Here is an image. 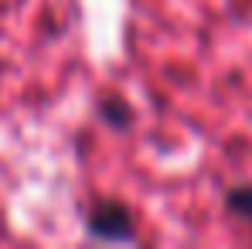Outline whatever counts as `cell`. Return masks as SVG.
Here are the masks:
<instances>
[{"instance_id":"obj_1","label":"cell","mask_w":252,"mask_h":249,"mask_svg":"<svg viewBox=\"0 0 252 249\" xmlns=\"http://www.w3.org/2000/svg\"><path fill=\"white\" fill-rule=\"evenodd\" d=\"M85 229L99 243H133L136 239V218L123 202H95L85 215Z\"/></svg>"},{"instance_id":"obj_2","label":"cell","mask_w":252,"mask_h":249,"mask_svg":"<svg viewBox=\"0 0 252 249\" xmlns=\"http://www.w3.org/2000/svg\"><path fill=\"white\" fill-rule=\"evenodd\" d=\"M99 120L116 126V130H126V126L133 123V109H129V103L120 99V96H102L99 99Z\"/></svg>"},{"instance_id":"obj_3","label":"cell","mask_w":252,"mask_h":249,"mask_svg":"<svg viewBox=\"0 0 252 249\" xmlns=\"http://www.w3.org/2000/svg\"><path fill=\"white\" fill-rule=\"evenodd\" d=\"M225 208H228V215L252 225V184H232L225 191Z\"/></svg>"}]
</instances>
